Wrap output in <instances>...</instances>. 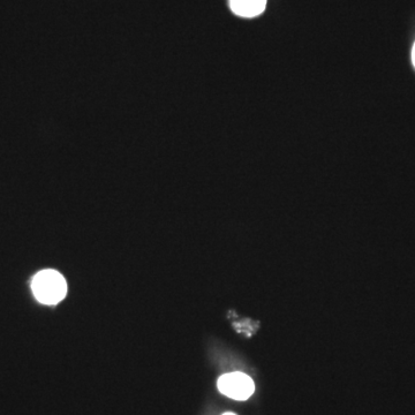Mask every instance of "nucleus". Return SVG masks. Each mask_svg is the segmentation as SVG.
Here are the masks:
<instances>
[{
  "label": "nucleus",
  "mask_w": 415,
  "mask_h": 415,
  "mask_svg": "<svg viewBox=\"0 0 415 415\" xmlns=\"http://www.w3.org/2000/svg\"><path fill=\"white\" fill-rule=\"evenodd\" d=\"M32 292L36 299L44 304H55L65 298L67 284L58 271L43 270L32 279Z\"/></svg>",
  "instance_id": "nucleus-1"
},
{
  "label": "nucleus",
  "mask_w": 415,
  "mask_h": 415,
  "mask_svg": "<svg viewBox=\"0 0 415 415\" xmlns=\"http://www.w3.org/2000/svg\"><path fill=\"white\" fill-rule=\"evenodd\" d=\"M218 390L226 397L235 400L248 399L255 391L253 380L244 373L225 374L218 380Z\"/></svg>",
  "instance_id": "nucleus-2"
},
{
  "label": "nucleus",
  "mask_w": 415,
  "mask_h": 415,
  "mask_svg": "<svg viewBox=\"0 0 415 415\" xmlns=\"http://www.w3.org/2000/svg\"><path fill=\"white\" fill-rule=\"evenodd\" d=\"M267 0H230V7L234 14L242 18H254L265 9Z\"/></svg>",
  "instance_id": "nucleus-3"
},
{
  "label": "nucleus",
  "mask_w": 415,
  "mask_h": 415,
  "mask_svg": "<svg viewBox=\"0 0 415 415\" xmlns=\"http://www.w3.org/2000/svg\"><path fill=\"white\" fill-rule=\"evenodd\" d=\"M412 61H413V64H414V67H415V43H414L413 50H412Z\"/></svg>",
  "instance_id": "nucleus-4"
},
{
  "label": "nucleus",
  "mask_w": 415,
  "mask_h": 415,
  "mask_svg": "<svg viewBox=\"0 0 415 415\" xmlns=\"http://www.w3.org/2000/svg\"><path fill=\"white\" fill-rule=\"evenodd\" d=\"M223 415H235V414H233V413H225Z\"/></svg>",
  "instance_id": "nucleus-5"
}]
</instances>
